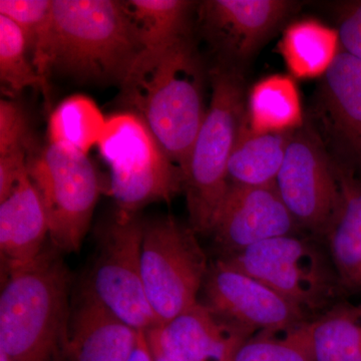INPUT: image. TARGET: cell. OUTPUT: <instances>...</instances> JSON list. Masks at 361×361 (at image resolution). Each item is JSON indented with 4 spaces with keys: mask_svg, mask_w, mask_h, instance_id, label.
I'll list each match as a JSON object with an SVG mask.
<instances>
[{
    "mask_svg": "<svg viewBox=\"0 0 361 361\" xmlns=\"http://www.w3.org/2000/svg\"><path fill=\"white\" fill-rule=\"evenodd\" d=\"M204 71L189 37L144 49L122 84L123 102L146 123L180 175L207 110Z\"/></svg>",
    "mask_w": 361,
    "mask_h": 361,
    "instance_id": "cell-1",
    "label": "cell"
},
{
    "mask_svg": "<svg viewBox=\"0 0 361 361\" xmlns=\"http://www.w3.org/2000/svg\"><path fill=\"white\" fill-rule=\"evenodd\" d=\"M142 51L125 1L52 0L47 78L121 85Z\"/></svg>",
    "mask_w": 361,
    "mask_h": 361,
    "instance_id": "cell-2",
    "label": "cell"
},
{
    "mask_svg": "<svg viewBox=\"0 0 361 361\" xmlns=\"http://www.w3.org/2000/svg\"><path fill=\"white\" fill-rule=\"evenodd\" d=\"M68 290V268L51 249L32 265L4 274L0 350L13 361H59L66 356Z\"/></svg>",
    "mask_w": 361,
    "mask_h": 361,
    "instance_id": "cell-3",
    "label": "cell"
},
{
    "mask_svg": "<svg viewBox=\"0 0 361 361\" xmlns=\"http://www.w3.org/2000/svg\"><path fill=\"white\" fill-rule=\"evenodd\" d=\"M212 97L182 173L189 225L210 236L230 182L228 165L247 115L244 85L234 68L213 75Z\"/></svg>",
    "mask_w": 361,
    "mask_h": 361,
    "instance_id": "cell-4",
    "label": "cell"
},
{
    "mask_svg": "<svg viewBox=\"0 0 361 361\" xmlns=\"http://www.w3.org/2000/svg\"><path fill=\"white\" fill-rule=\"evenodd\" d=\"M218 259L270 287L310 320L341 302L345 294L329 251L297 235L266 240Z\"/></svg>",
    "mask_w": 361,
    "mask_h": 361,
    "instance_id": "cell-5",
    "label": "cell"
},
{
    "mask_svg": "<svg viewBox=\"0 0 361 361\" xmlns=\"http://www.w3.org/2000/svg\"><path fill=\"white\" fill-rule=\"evenodd\" d=\"M97 149L109 166L118 210L134 213L152 202L169 200L183 189L179 169L148 126L132 111L106 118Z\"/></svg>",
    "mask_w": 361,
    "mask_h": 361,
    "instance_id": "cell-6",
    "label": "cell"
},
{
    "mask_svg": "<svg viewBox=\"0 0 361 361\" xmlns=\"http://www.w3.org/2000/svg\"><path fill=\"white\" fill-rule=\"evenodd\" d=\"M197 235L171 216L144 222L142 277L158 326L199 302L210 263Z\"/></svg>",
    "mask_w": 361,
    "mask_h": 361,
    "instance_id": "cell-7",
    "label": "cell"
},
{
    "mask_svg": "<svg viewBox=\"0 0 361 361\" xmlns=\"http://www.w3.org/2000/svg\"><path fill=\"white\" fill-rule=\"evenodd\" d=\"M142 226L137 214L118 210L99 229L96 255L82 291L133 329L148 332L158 322L142 282Z\"/></svg>",
    "mask_w": 361,
    "mask_h": 361,
    "instance_id": "cell-8",
    "label": "cell"
},
{
    "mask_svg": "<svg viewBox=\"0 0 361 361\" xmlns=\"http://www.w3.org/2000/svg\"><path fill=\"white\" fill-rule=\"evenodd\" d=\"M27 171L44 202L54 248L78 252L90 229L101 186L87 155L49 144L32 149Z\"/></svg>",
    "mask_w": 361,
    "mask_h": 361,
    "instance_id": "cell-9",
    "label": "cell"
},
{
    "mask_svg": "<svg viewBox=\"0 0 361 361\" xmlns=\"http://www.w3.org/2000/svg\"><path fill=\"white\" fill-rule=\"evenodd\" d=\"M275 186L300 229L323 239L341 203L336 166L305 130L292 132Z\"/></svg>",
    "mask_w": 361,
    "mask_h": 361,
    "instance_id": "cell-10",
    "label": "cell"
},
{
    "mask_svg": "<svg viewBox=\"0 0 361 361\" xmlns=\"http://www.w3.org/2000/svg\"><path fill=\"white\" fill-rule=\"evenodd\" d=\"M199 302L251 336L291 331L310 317L262 282L217 259L210 263Z\"/></svg>",
    "mask_w": 361,
    "mask_h": 361,
    "instance_id": "cell-11",
    "label": "cell"
},
{
    "mask_svg": "<svg viewBox=\"0 0 361 361\" xmlns=\"http://www.w3.org/2000/svg\"><path fill=\"white\" fill-rule=\"evenodd\" d=\"M301 230L292 217L275 183L263 186L230 184L210 236L219 258Z\"/></svg>",
    "mask_w": 361,
    "mask_h": 361,
    "instance_id": "cell-12",
    "label": "cell"
},
{
    "mask_svg": "<svg viewBox=\"0 0 361 361\" xmlns=\"http://www.w3.org/2000/svg\"><path fill=\"white\" fill-rule=\"evenodd\" d=\"M289 0H208L200 8L207 39L230 61L250 59L296 13Z\"/></svg>",
    "mask_w": 361,
    "mask_h": 361,
    "instance_id": "cell-13",
    "label": "cell"
},
{
    "mask_svg": "<svg viewBox=\"0 0 361 361\" xmlns=\"http://www.w3.org/2000/svg\"><path fill=\"white\" fill-rule=\"evenodd\" d=\"M149 345L182 361H230L250 334L201 302L146 332Z\"/></svg>",
    "mask_w": 361,
    "mask_h": 361,
    "instance_id": "cell-14",
    "label": "cell"
},
{
    "mask_svg": "<svg viewBox=\"0 0 361 361\" xmlns=\"http://www.w3.org/2000/svg\"><path fill=\"white\" fill-rule=\"evenodd\" d=\"M49 218L28 171L11 193L0 201V256L2 273L35 263L45 250Z\"/></svg>",
    "mask_w": 361,
    "mask_h": 361,
    "instance_id": "cell-15",
    "label": "cell"
},
{
    "mask_svg": "<svg viewBox=\"0 0 361 361\" xmlns=\"http://www.w3.org/2000/svg\"><path fill=\"white\" fill-rule=\"evenodd\" d=\"M141 332L82 291L71 311L66 356L68 361H128Z\"/></svg>",
    "mask_w": 361,
    "mask_h": 361,
    "instance_id": "cell-16",
    "label": "cell"
},
{
    "mask_svg": "<svg viewBox=\"0 0 361 361\" xmlns=\"http://www.w3.org/2000/svg\"><path fill=\"white\" fill-rule=\"evenodd\" d=\"M322 97L330 129L361 174V61L338 51L323 75Z\"/></svg>",
    "mask_w": 361,
    "mask_h": 361,
    "instance_id": "cell-17",
    "label": "cell"
},
{
    "mask_svg": "<svg viewBox=\"0 0 361 361\" xmlns=\"http://www.w3.org/2000/svg\"><path fill=\"white\" fill-rule=\"evenodd\" d=\"M341 203L323 240L342 289L361 293V174L349 166L336 164Z\"/></svg>",
    "mask_w": 361,
    "mask_h": 361,
    "instance_id": "cell-18",
    "label": "cell"
},
{
    "mask_svg": "<svg viewBox=\"0 0 361 361\" xmlns=\"http://www.w3.org/2000/svg\"><path fill=\"white\" fill-rule=\"evenodd\" d=\"M291 133L254 129L246 115L228 165L230 184L263 186L275 183Z\"/></svg>",
    "mask_w": 361,
    "mask_h": 361,
    "instance_id": "cell-19",
    "label": "cell"
},
{
    "mask_svg": "<svg viewBox=\"0 0 361 361\" xmlns=\"http://www.w3.org/2000/svg\"><path fill=\"white\" fill-rule=\"evenodd\" d=\"M306 327L314 361H361V304L341 301Z\"/></svg>",
    "mask_w": 361,
    "mask_h": 361,
    "instance_id": "cell-20",
    "label": "cell"
},
{
    "mask_svg": "<svg viewBox=\"0 0 361 361\" xmlns=\"http://www.w3.org/2000/svg\"><path fill=\"white\" fill-rule=\"evenodd\" d=\"M336 30L315 20H303L287 28L280 49L292 75L315 78L324 75L337 54Z\"/></svg>",
    "mask_w": 361,
    "mask_h": 361,
    "instance_id": "cell-21",
    "label": "cell"
},
{
    "mask_svg": "<svg viewBox=\"0 0 361 361\" xmlns=\"http://www.w3.org/2000/svg\"><path fill=\"white\" fill-rule=\"evenodd\" d=\"M247 118L254 129L291 132L302 123V110L295 84L285 75H272L252 90Z\"/></svg>",
    "mask_w": 361,
    "mask_h": 361,
    "instance_id": "cell-22",
    "label": "cell"
},
{
    "mask_svg": "<svg viewBox=\"0 0 361 361\" xmlns=\"http://www.w3.org/2000/svg\"><path fill=\"white\" fill-rule=\"evenodd\" d=\"M144 49H158L189 37L194 2L187 0L125 1Z\"/></svg>",
    "mask_w": 361,
    "mask_h": 361,
    "instance_id": "cell-23",
    "label": "cell"
},
{
    "mask_svg": "<svg viewBox=\"0 0 361 361\" xmlns=\"http://www.w3.org/2000/svg\"><path fill=\"white\" fill-rule=\"evenodd\" d=\"M104 118L90 97L73 96L63 99L52 111L49 121V142L87 155L103 134Z\"/></svg>",
    "mask_w": 361,
    "mask_h": 361,
    "instance_id": "cell-24",
    "label": "cell"
},
{
    "mask_svg": "<svg viewBox=\"0 0 361 361\" xmlns=\"http://www.w3.org/2000/svg\"><path fill=\"white\" fill-rule=\"evenodd\" d=\"M0 80L14 94L32 87L42 90L45 97L49 94V85L33 66L25 35L4 16H0Z\"/></svg>",
    "mask_w": 361,
    "mask_h": 361,
    "instance_id": "cell-25",
    "label": "cell"
},
{
    "mask_svg": "<svg viewBox=\"0 0 361 361\" xmlns=\"http://www.w3.org/2000/svg\"><path fill=\"white\" fill-rule=\"evenodd\" d=\"M51 11V0H0V16L13 20L20 27L25 35L33 66L47 85L45 58Z\"/></svg>",
    "mask_w": 361,
    "mask_h": 361,
    "instance_id": "cell-26",
    "label": "cell"
},
{
    "mask_svg": "<svg viewBox=\"0 0 361 361\" xmlns=\"http://www.w3.org/2000/svg\"><path fill=\"white\" fill-rule=\"evenodd\" d=\"M307 323L284 334H256L237 349L230 361H314Z\"/></svg>",
    "mask_w": 361,
    "mask_h": 361,
    "instance_id": "cell-27",
    "label": "cell"
},
{
    "mask_svg": "<svg viewBox=\"0 0 361 361\" xmlns=\"http://www.w3.org/2000/svg\"><path fill=\"white\" fill-rule=\"evenodd\" d=\"M28 118L20 104L0 102V158L30 155L32 151Z\"/></svg>",
    "mask_w": 361,
    "mask_h": 361,
    "instance_id": "cell-28",
    "label": "cell"
},
{
    "mask_svg": "<svg viewBox=\"0 0 361 361\" xmlns=\"http://www.w3.org/2000/svg\"><path fill=\"white\" fill-rule=\"evenodd\" d=\"M339 44L342 49L361 61V0L344 2L338 6Z\"/></svg>",
    "mask_w": 361,
    "mask_h": 361,
    "instance_id": "cell-29",
    "label": "cell"
},
{
    "mask_svg": "<svg viewBox=\"0 0 361 361\" xmlns=\"http://www.w3.org/2000/svg\"><path fill=\"white\" fill-rule=\"evenodd\" d=\"M128 361H155L151 348H149L148 339H147L146 332L142 331L140 334L137 346Z\"/></svg>",
    "mask_w": 361,
    "mask_h": 361,
    "instance_id": "cell-30",
    "label": "cell"
},
{
    "mask_svg": "<svg viewBox=\"0 0 361 361\" xmlns=\"http://www.w3.org/2000/svg\"><path fill=\"white\" fill-rule=\"evenodd\" d=\"M149 348H151L152 353H153L154 356V360L155 361H182L177 360V358L172 357V356L165 355V353H161V350H159L158 348H154V346L149 345Z\"/></svg>",
    "mask_w": 361,
    "mask_h": 361,
    "instance_id": "cell-31",
    "label": "cell"
},
{
    "mask_svg": "<svg viewBox=\"0 0 361 361\" xmlns=\"http://www.w3.org/2000/svg\"><path fill=\"white\" fill-rule=\"evenodd\" d=\"M0 361H13L11 358L9 357L6 353H4V351L0 350Z\"/></svg>",
    "mask_w": 361,
    "mask_h": 361,
    "instance_id": "cell-32",
    "label": "cell"
}]
</instances>
